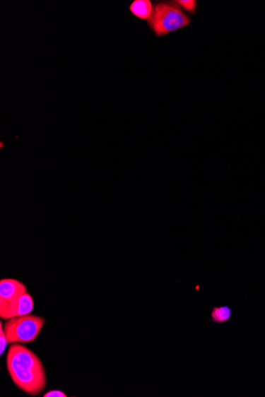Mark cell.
I'll return each mask as SVG.
<instances>
[{"label": "cell", "instance_id": "cell-7", "mask_svg": "<svg viewBox=\"0 0 265 397\" xmlns=\"http://www.w3.org/2000/svg\"><path fill=\"white\" fill-rule=\"evenodd\" d=\"M153 6L150 0H135L131 6L130 11L132 14L142 20L150 18Z\"/></svg>", "mask_w": 265, "mask_h": 397}, {"label": "cell", "instance_id": "cell-4", "mask_svg": "<svg viewBox=\"0 0 265 397\" xmlns=\"http://www.w3.org/2000/svg\"><path fill=\"white\" fill-rule=\"evenodd\" d=\"M28 292L27 285L15 278H4L0 281V312H3L18 298Z\"/></svg>", "mask_w": 265, "mask_h": 397}, {"label": "cell", "instance_id": "cell-10", "mask_svg": "<svg viewBox=\"0 0 265 397\" xmlns=\"http://www.w3.org/2000/svg\"><path fill=\"white\" fill-rule=\"evenodd\" d=\"M43 397H67V395L60 390H51V391L44 394Z\"/></svg>", "mask_w": 265, "mask_h": 397}, {"label": "cell", "instance_id": "cell-1", "mask_svg": "<svg viewBox=\"0 0 265 397\" xmlns=\"http://www.w3.org/2000/svg\"><path fill=\"white\" fill-rule=\"evenodd\" d=\"M6 368L13 383L25 393L37 396L47 387V376L42 362L22 343L11 344Z\"/></svg>", "mask_w": 265, "mask_h": 397}, {"label": "cell", "instance_id": "cell-9", "mask_svg": "<svg viewBox=\"0 0 265 397\" xmlns=\"http://www.w3.org/2000/svg\"><path fill=\"white\" fill-rule=\"evenodd\" d=\"M8 338H6L5 331L4 329L3 324H0V353L3 355L6 350V346H8Z\"/></svg>", "mask_w": 265, "mask_h": 397}, {"label": "cell", "instance_id": "cell-8", "mask_svg": "<svg viewBox=\"0 0 265 397\" xmlns=\"http://www.w3.org/2000/svg\"><path fill=\"white\" fill-rule=\"evenodd\" d=\"M173 3L192 15H195L196 13L197 2L195 0H177Z\"/></svg>", "mask_w": 265, "mask_h": 397}, {"label": "cell", "instance_id": "cell-6", "mask_svg": "<svg viewBox=\"0 0 265 397\" xmlns=\"http://www.w3.org/2000/svg\"><path fill=\"white\" fill-rule=\"evenodd\" d=\"M232 317V310L228 304L213 306L210 311L209 321L214 324H228Z\"/></svg>", "mask_w": 265, "mask_h": 397}, {"label": "cell", "instance_id": "cell-5", "mask_svg": "<svg viewBox=\"0 0 265 397\" xmlns=\"http://www.w3.org/2000/svg\"><path fill=\"white\" fill-rule=\"evenodd\" d=\"M33 309L34 299L28 292L11 304L3 312H0V316L2 320L8 321L13 317L30 314Z\"/></svg>", "mask_w": 265, "mask_h": 397}, {"label": "cell", "instance_id": "cell-2", "mask_svg": "<svg viewBox=\"0 0 265 397\" xmlns=\"http://www.w3.org/2000/svg\"><path fill=\"white\" fill-rule=\"evenodd\" d=\"M147 21L154 35L160 37L187 27L191 18L173 2L159 3L154 5Z\"/></svg>", "mask_w": 265, "mask_h": 397}, {"label": "cell", "instance_id": "cell-3", "mask_svg": "<svg viewBox=\"0 0 265 397\" xmlns=\"http://www.w3.org/2000/svg\"><path fill=\"white\" fill-rule=\"evenodd\" d=\"M45 323L44 318L31 314L9 319L4 325L8 344L30 343L35 341Z\"/></svg>", "mask_w": 265, "mask_h": 397}]
</instances>
